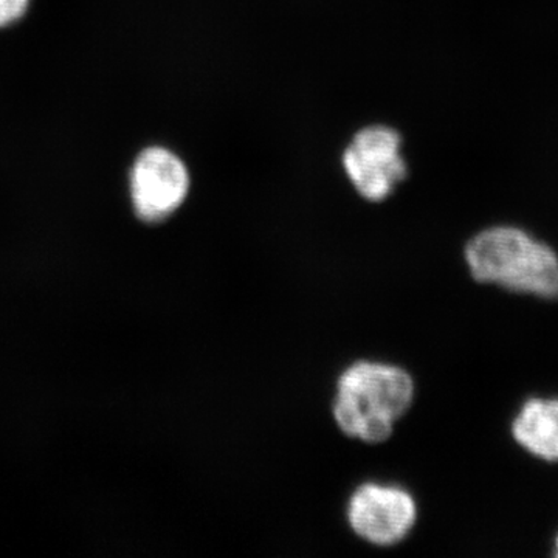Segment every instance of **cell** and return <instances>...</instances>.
Returning a JSON list of instances; mask_svg holds the SVG:
<instances>
[{"instance_id": "8", "label": "cell", "mask_w": 558, "mask_h": 558, "mask_svg": "<svg viewBox=\"0 0 558 558\" xmlns=\"http://www.w3.org/2000/svg\"><path fill=\"white\" fill-rule=\"evenodd\" d=\"M554 553H556V557H558V534L556 537V543H554Z\"/></svg>"}, {"instance_id": "3", "label": "cell", "mask_w": 558, "mask_h": 558, "mask_svg": "<svg viewBox=\"0 0 558 558\" xmlns=\"http://www.w3.org/2000/svg\"><path fill=\"white\" fill-rule=\"evenodd\" d=\"M400 148L402 137L388 126L365 128L349 143L343 154V167L363 199H388L409 175Z\"/></svg>"}, {"instance_id": "4", "label": "cell", "mask_w": 558, "mask_h": 558, "mask_svg": "<svg viewBox=\"0 0 558 558\" xmlns=\"http://www.w3.org/2000/svg\"><path fill=\"white\" fill-rule=\"evenodd\" d=\"M416 520V501L403 488L365 484L349 499V526L369 545H398L409 537Z\"/></svg>"}, {"instance_id": "1", "label": "cell", "mask_w": 558, "mask_h": 558, "mask_svg": "<svg viewBox=\"0 0 558 558\" xmlns=\"http://www.w3.org/2000/svg\"><path fill=\"white\" fill-rule=\"evenodd\" d=\"M470 274L483 284L539 300H558L556 250L519 227L483 230L465 247Z\"/></svg>"}, {"instance_id": "7", "label": "cell", "mask_w": 558, "mask_h": 558, "mask_svg": "<svg viewBox=\"0 0 558 558\" xmlns=\"http://www.w3.org/2000/svg\"><path fill=\"white\" fill-rule=\"evenodd\" d=\"M28 0H0V27L20 21L27 11Z\"/></svg>"}, {"instance_id": "2", "label": "cell", "mask_w": 558, "mask_h": 558, "mask_svg": "<svg viewBox=\"0 0 558 558\" xmlns=\"http://www.w3.org/2000/svg\"><path fill=\"white\" fill-rule=\"evenodd\" d=\"M414 399L407 371L376 362H359L341 374L333 417L349 438L368 444L387 440Z\"/></svg>"}, {"instance_id": "6", "label": "cell", "mask_w": 558, "mask_h": 558, "mask_svg": "<svg viewBox=\"0 0 558 558\" xmlns=\"http://www.w3.org/2000/svg\"><path fill=\"white\" fill-rule=\"evenodd\" d=\"M517 444L543 461L558 462V398H532L512 422Z\"/></svg>"}, {"instance_id": "5", "label": "cell", "mask_w": 558, "mask_h": 558, "mask_svg": "<svg viewBox=\"0 0 558 558\" xmlns=\"http://www.w3.org/2000/svg\"><path fill=\"white\" fill-rule=\"evenodd\" d=\"M190 174L183 161L165 148L140 154L131 172V196L135 213L145 222L170 218L185 202Z\"/></svg>"}]
</instances>
